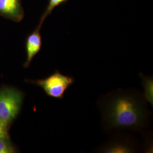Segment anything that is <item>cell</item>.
<instances>
[{
	"instance_id": "obj_5",
	"label": "cell",
	"mask_w": 153,
	"mask_h": 153,
	"mask_svg": "<svg viewBox=\"0 0 153 153\" xmlns=\"http://www.w3.org/2000/svg\"><path fill=\"white\" fill-rule=\"evenodd\" d=\"M43 24L39 23L38 26L31 33L26 39V60L24 63L23 66L28 68L33 58L40 51L42 46V39L40 33V30Z\"/></svg>"
},
{
	"instance_id": "obj_7",
	"label": "cell",
	"mask_w": 153,
	"mask_h": 153,
	"mask_svg": "<svg viewBox=\"0 0 153 153\" xmlns=\"http://www.w3.org/2000/svg\"><path fill=\"white\" fill-rule=\"evenodd\" d=\"M143 88V95L148 103L153 106V76H148L140 72L139 73Z\"/></svg>"
},
{
	"instance_id": "obj_8",
	"label": "cell",
	"mask_w": 153,
	"mask_h": 153,
	"mask_svg": "<svg viewBox=\"0 0 153 153\" xmlns=\"http://www.w3.org/2000/svg\"><path fill=\"white\" fill-rule=\"evenodd\" d=\"M143 139V143L141 146V150L144 153H153V136L152 132L147 130L141 132Z\"/></svg>"
},
{
	"instance_id": "obj_6",
	"label": "cell",
	"mask_w": 153,
	"mask_h": 153,
	"mask_svg": "<svg viewBox=\"0 0 153 153\" xmlns=\"http://www.w3.org/2000/svg\"><path fill=\"white\" fill-rule=\"evenodd\" d=\"M0 15L13 21H21L24 10L21 0H0Z\"/></svg>"
},
{
	"instance_id": "obj_2",
	"label": "cell",
	"mask_w": 153,
	"mask_h": 153,
	"mask_svg": "<svg viewBox=\"0 0 153 153\" xmlns=\"http://www.w3.org/2000/svg\"><path fill=\"white\" fill-rule=\"evenodd\" d=\"M94 152L99 153H134L141 150L138 139L130 134L116 131Z\"/></svg>"
},
{
	"instance_id": "obj_1",
	"label": "cell",
	"mask_w": 153,
	"mask_h": 153,
	"mask_svg": "<svg viewBox=\"0 0 153 153\" xmlns=\"http://www.w3.org/2000/svg\"><path fill=\"white\" fill-rule=\"evenodd\" d=\"M101 126L107 133L113 131L147 130L152 113L143 93L134 88H118L99 99Z\"/></svg>"
},
{
	"instance_id": "obj_3",
	"label": "cell",
	"mask_w": 153,
	"mask_h": 153,
	"mask_svg": "<svg viewBox=\"0 0 153 153\" xmlns=\"http://www.w3.org/2000/svg\"><path fill=\"white\" fill-rule=\"evenodd\" d=\"M27 82L42 88L49 97L62 99L64 98L66 90L75 82V79L73 76L65 75L56 70L44 79L28 80Z\"/></svg>"
},
{
	"instance_id": "obj_9",
	"label": "cell",
	"mask_w": 153,
	"mask_h": 153,
	"mask_svg": "<svg viewBox=\"0 0 153 153\" xmlns=\"http://www.w3.org/2000/svg\"><path fill=\"white\" fill-rule=\"evenodd\" d=\"M68 0H48V4L44 11L42 16H41L39 23L43 24L45 18L50 15L55 7L65 4Z\"/></svg>"
},
{
	"instance_id": "obj_4",
	"label": "cell",
	"mask_w": 153,
	"mask_h": 153,
	"mask_svg": "<svg viewBox=\"0 0 153 153\" xmlns=\"http://www.w3.org/2000/svg\"><path fill=\"white\" fill-rule=\"evenodd\" d=\"M23 98L22 93L14 88L0 90V119L7 124L14 119L21 109Z\"/></svg>"
},
{
	"instance_id": "obj_11",
	"label": "cell",
	"mask_w": 153,
	"mask_h": 153,
	"mask_svg": "<svg viewBox=\"0 0 153 153\" xmlns=\"http://www.w3.org/2000/svg\"><path fill=\"white\" fill-rule=\"evenodd\" d=\"M7 126V124L0 119V138H9Z\"/></svg>"
},
{
	"instance_id": "obj_10",
	"label": "cell",
	"mask_w": 153,
	"mask_h": 153,
	"mask_svg": "<svg viewBox=\"0 0 153 153\" xmlns=\"http://www.w3.org/2000/svg\"><path fill=\"white\" fill-rule=\"evenodd\" d=\"M16 153V150L9 141V138H0V153Z\"/></svg>"
}]
</instances>
